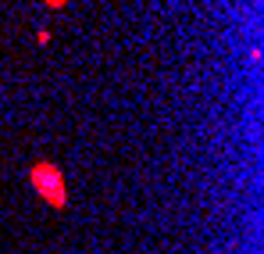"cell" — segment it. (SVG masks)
I'll use <instances>...</instances> for the list:
<instances>
[{
	"label": "cell",
	"instance_id": "3957f363",
	"mask_svg": "<svg viewBox=\"0 0 264 254\" xmlns=\"http://www.w3.org/2000/svg\"><path fill=\"white\" fill-rule=\"evenodd\" d=\"M43 4H46V7H50V11H57V7H65V4H68V0H43Z\"/></svg>",
	"mask_w": 264,
	"mask_h": 254
},
{
	"label": "cell",
	"instance_id": "7a4b0ae2",
	"mask_svg": "<svg viewBox=\"0 0 264 254\" xmlns=\"http://www.w3.org/2000/svg\"><path fill=\"white\" fill-rule=\"evenodd\" d=\"M36 43H39V47H46V43H50V33H46V29H39V33H36Z\"/></svg>",
	"mask_w": 264,
	"mask_h": 254
},
{
	"label": "cell",
	"instance_id": "6da1fadb",
	"mask_svg": "<svg viewBox=\"0 0 264 254\" xmlns=\"http://www.w3.org/2000/svg\"><path fill=\"white\" fill-rule=\"evenodd\" d=\"M29 183H33V190L46 204H54V208L68 204V179H65V172H61L54 161H36V165L29 169Z\"/></svg>",
	"mask_w": 264,
	"mask_h": 254
}]
</instances>
